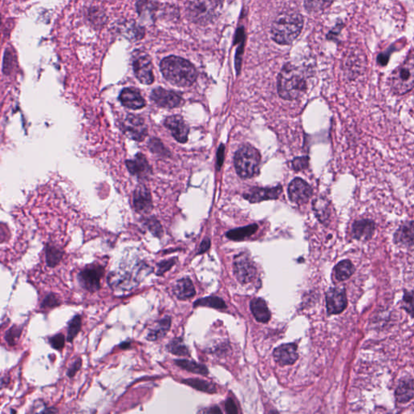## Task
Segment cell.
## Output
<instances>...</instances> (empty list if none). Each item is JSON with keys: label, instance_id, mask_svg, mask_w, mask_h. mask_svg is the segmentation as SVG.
<instances>
[{"label": "cell", "instance_id": "17", "mask_svg": "<svg viewBox=\"0 0 414 414\" xmlns=\"http://www.w3.org/2000/svg\"><path fill=\"white\" fill-rule=\"evenodd\" d=\"M127 167L132 175L137 178L146 179L152 173V167L146 159L145 155L141 153L136 155L134 159L127 160Z\"/></svg>", "mask_w": 414, "mask_h": 414}, {"label": "cell", "instance_id": "49", "mask_svg": "<svg viewBox=\"0 0 414 414\" xmlns=\"http://www.w3.org/2000/svg\"><path fill=\"white\" fill-rule=\"evenodd\" d=\"M130 345H131V341L130 340H127V341H125V342H122L121 345H119V347L122 349V350H127V349H129L130 347Z\"/></svg>", "mask_w": 414, "mask_h": 414}, {"label": "cell", "instance_id": "7", "mask_svg": "<svg viewBox=\"0 0 414 414\" xmlns=\"http://www.w3.org/2000/svg\"><path fill=\"white\" fill-rule=\"evenodd\" d=\"M219 7L218 0H197L189 7V18L197 24L208 23L216 17Z\"/></svg>", "mask_w": 414, "mask_h": 414}, {"label": "cell", "instance_id": "42", "mask_svg": "<svg viewBox=\"0 0 414 414\" xmlns=\"http://www.w3.org/2000/svg\"><path fill=\"white\" fill-rule=\"evenodd\" d=\"M149 147L150 149L152 150L153 153L161 155H164V156H168L170 155L168 150L164 148L163 143L157 138H153L150 142Z\"/></svg>", "mask_w": 414, "mask_h": 414}, {"label": "cell", "instance_id": "23", "mask_svg": "<svg viewBox=\"0 0 414 414\" xmlns=\"http://www.w3.org/2000/svg\"><path fill=\"white\" fill-rule=\"evenodd\" d=\"M394 241L403 246L414 245V221L407 222L400 226L394 235Z\"/></svg>", "mask_w": 414, "mask_h": 414}, {"label": "cell", "instance_id": "3", "mask_svg": "<svg viewBox=\"0 0 414 414\" xmlns=\"http://www.w3.org/2000/svg\"><path fill=\"white\" fill-rule=\"evenodd\" d=\"M304 26L301 15L297 12L283 13L272 26V38L280 45L291 44L299 37Z\"/></svg>", "mask_w": 414, "mask_h": 414}, {"label": "cell", "instance_id": "41", "mask_svg": "<svg viewBox=\"0 0 414 414\" xmlns=\"http://www.w3.org/2000/svg\"><path fill=\"white\" fill-rule=\"evenodd\" d=\"M146 225H147L150 232L152 233V235H154V236L160 238L163 235V228L160 225V223L157 221L156 219H154V218L148 219L146 221Z\"/></svg>", "mask_w": 414, "mask_h": 414}, {"label": "cell", "instance_id": "46", "mask_svg": "<svg viewBox=\"0 0 414 414\" xmlns=\"http://www.w3.org/2000/svg\"><path fill=\"white\" fill-rule=\"evenodd\" d=\"M224 155H225V146L223 144L219 146L217 151V168L220 170L224 161Z\"/></svg>", "mask_w": 414, "mask_h": 414}, {"label": "cell", "instance_id": "20", "mask_svg": "<svg viewBox=\"0 0 414 414\" xmlns=\"http://www.w3.org/2000/svg\"><path fill=\"white\" fill-rule=\"evenodd\" d=\"M274 360L281 364L282 366L295 363L299 357L297 353V345L290 343L279 346L274 350Z\"/></svg>", "mask_w": 414, "mask_h": 414}, {"label": "cell", "instance_id": "9", "mask_svg": "<svg viewBox=\"0 0 414 414\" xmlns=\"http://www.w3.org/2000/svg\"><path fill=\"white\" fill-rule=\"evenodd\" d=\"M133 68L134 74L141 83L152 84L155 80L152 60L147 53L135 51L133 53Z\"/></svg>", "mask_w": 414, "mask_h": 414}, {"label": "cell", "instance_id": "4", "mask_svg": "<svg viewBox=\"0 0 414 414\" xmlns=\"http://www.w3.org/2000/svg\"><path fill=\"white\" fill-rule=\"evenodd\" d=\"M152 272V267L142 262L136 265L133 271H112L107 278L109 286L115 291H129L139 285L145 277Z\"/></svg>", "mask_w": 414, "mask_h": 414}, {"label": "cell", "instance_id": "19", "mask_svg": "<svg viewBox=\"0 0 414 414\" xmlns=\"http://www.w3.org/2000/svg\"><path fill=\"white\" fill-rule=\"evenodd\" d=\"M133 206L139 213H148L152 209V198L149 189L141 184L133 193Z\"/></svg>", "mask_w": 414, "mask_h": 414}, {"label": "cell", "instance_id": "47", "mask_svg": "<svg viewBox=\"0 0 414 414\" xmlns=\"http://www.w3.org/2000/svg\"><path fill=\"white\" fill-rule=\"evenodd\" d=\"M226 411L228 414H236L238 413L236 405L233 399H228L225 403Z\"/></svg>", "mask_w": 414, "mask_h": 414}, {"label": "cell", "instance_id": "8", "mask_svg": "<svg viewBox=\"0 0 414 414\" xmlns=\"http://www.w3.org/2000/svg\"><path fill=\"white\" fill-rule=\"evenodd\" d=\"M104 275V267L95 263L81 270L78 274V282L81 287L88 292L95 293L101 289V280Z\"/></svg>", "mask_w": 414, "mask_h": 414}, {"label": "cell", "instance_id": "40", "mask_svg": "<svg viewBox=\"0 0 414 414\" xmlns=\"http://www.w3.org/2000/svg\"><path fill=\"white\" fill-rule=\"evenodd\" d=\"M177 261H178V258H173L168 259V260H162L160 262L158 263L156 265V271H155L157 276H162L165 274L166 272L170 270L172 267L177 263Z\"/></svg>", "mask_w": 414, "mask_h": 414}, {"label": "cell", "instance_id": "38", "mask_svg": "<svg viewBox=\"0 0 414 414\" xmlns=\"http://www.w3.org/2000/svg\"><path fill=\"white\" fill-rule=\"evenodd\" d=\"M60 305H61V302H60L58 296L53 293H50L42 300V304H41V309L51 310V309H55Z\"/></svg>", "mask_w": 414, "mask_h": 414}, {"label": "cell", "instance_id": "22", "mask_svg": "<svg viewBox=\"0 0 414 414\" xmlns=\"http://www.w3.org/2000/svg\"><path fill=\"white\" fill-rule=\"evenodd\" d=\"M374 222L369 219H361L355 222L353 225V235L359 240H369L375 233Z\"/></svg>", "mask_w": 414, "mask_h": 414}, {"label": "cell", "instance_id": "31", "mask_svg": "<svg viewBox=\"0 0 414 414\" xmlns=\"http://www.w3.org/2000/svg\"><path fill=\"white\" fill-rule=\"evenodd\" d=\"M176 365L183 370H188L189 372L199 374L202 375H208V370L203 364H199L187 359H177L174 361Z\"/></svg>", "mask_w": 414, "mask_h": 414}, {"label": "cell", "instance_id": "27", "mask_svg": "<svg viewBox=\"0 0 414 414\" xmlns=\"http://www.w3.org/2000/svg\"><path fill=\"white\" fill-rule=\"evenodd\" d=\"M258 224L254 223V224L246 226V227L229 231L226 233V236L228 237V239H232V240L240 241V240H243V239H246L248 237L253 235L258 231Z\"/></svg>", "mask_w": 414, "mask_h": 414}, {"label": "cell", "instance_id": "2", "mask_svg": "<svg viewBox=\"0 0 414 414\" xmlns=\"http://www.w3.org/2000/svg\"><path fill=\"white\" fill-rule=\"evenodd\" d=\"M307 78L304 71L295 65L286 64L278 78V92L284 100L299 99L307 91Z\"/></svg>", "mask_w": 414, "mask_h": 414}, {"label": "cell", "instance_id": "50", "mask_svg": "<svg viewBox=\"0 0 414 414\" xmlns=\"http://www.w3.org/2000/svg\"><path fill=\"white\" fill-rule=\"evenodd\" d=\"M208 413H210V414H217V413H219V414H221V410H219V407H214L211 408L210 410L208 411Z\"/></svg>", "mask_w": 414, "mask_h": 414}, {"label": "cell", "instance_id": "18", "mask_svg": "<svg viewBox=\"0 0 414 414\" xmlns=\"http://www.w3.org/2000/svg\"><path fill=\"white\" fill-rule=\"evenodd\" d=\"M119 100L125 107L133 110L141 109L146 105L145 100L135 88H127L122 90Z\"/></svg>", "mask_w": 414, "mask_h": 414}, {"label": "cell", "instance_id": "36", "mask_svg": "<svg viewBox=\"0 0 414 414\" xmlns=\"http://www.w3.org/2000/svg\"><path fill=\"white\" fill-rule=\"evenodd\" d=\"M333 2L334 0H305L304 6L309 12H317L328 8Z\"/></svg>", "mask_w": 414, "mask_h": 414}, {"label": "cell", "instance_id": "21", "mask_svg": "<svg viewBox=\"0 0 414 414\" xmlns=\"http://www.w3.org/2000/svg\"><path fill=\"white\" fill-rule=\"evenodd\" d=\"M171 325L172 319L170 316L163 317L161 320L155 323L154 325L148 329L146 339L149 341H156L163 338L170 330Z\"/></svg>", "mask_w": 414, "mask_h": 414}, {"label": "cell", "instance_id": "26", "mask_svg": "<svg viewBox=\"0 0 414 414\" xmlns=\"http://www.w3.org/2000/svg\"><path fill=\"white\" fill-rule=\"evenodd\" d=\"M414 396V385L413 380L405 379L400 381L396 390V400L400 403L409 402Z\"/></svg>", "mask_w": 414, "mask_h": 414}, {"label": "cell", "instance_id": "12", "mask_svg": "<svg viewBox=\"0 0 414 414\" xmlns=\"http://www.w3.org/2000/svg\"><path fill=\"white\" fill-rule=\"evenodd\" d=\"M288 195L292 203L301 205L308 203L311 198L312 189L304 180L295 178L289 184Z\"/></svg>", "mask_w": 414, "mask_h": 414}, {"label": "cell", "instance_id": "30", "mask_svg": "<svg viewBox=\"0 0 414 414\" xmlns=\"http://www.w3.org/2000/svg\"><path fill=\"white\" fill-rule=\"evenodd\" d=\"M63 252L53 244H47L46 247V265L50 268H54L61 262Z\"/></svg>", "mask_w": 414, "mask_h": 414}, {"label": "cell", "instance_id": "24", "mask_svg": "<svg viewBox=\"0 0 414 414\" xmlns=\"http://www.w3.org/2000/svg\"><path fill=\"white\" fill-rule=\"evenodd\" d=\"M173 293L178 299L185 300L193 298L196 291L191 280L189 278H184L176 282L173 286Z\"/></svg>", "mask_w": 414, "mask_h": 414}, {"label": "cell", "instance_id": "48", "mask_svg": "<svg viewBox=\"0 0 414 414\" xmlns=\"http://www.w3.org/2000/svg\"><path fill=\"white\" fill-rule=\"evenodd\" d=\"M209 247H210V239L209 238H206L201 243L200 247H199V249H198V254H202V253H204L208 251Z\"/></svg>", "mask_w": 414, "mask_h": 414}, {"label": "cell", "instance_id": "43", "mask_svg": "<svg viewBox=\"0 0 414 414\" xmlns=\"http://www.w3.org/2000/svg\"><path fill=\"white\" fill-rule=\"evenodd\" d=\"M51 346L56 350H62L65 346V336L62 334H56L49 339Z\"/></svg>", "mask_w": 414, "mask_h": 414}, {"label": "cell", "instance_id": "28", "mask_svg": "<svg viewBox=\"0 0 414 414\" xmlns=\"http://www.w3.org/2000/svg\"><path fill=\"white\" fill-rule=\"evenodd\" d=\"M313 210L320 223H326L330 217L329 202L324 198L315 199L313 203Z\"/></svg>", "mask_w": 414, "mask_h": 414}, {"label": "cell", "instance_id": "11", "mask_svg": "<svg viewBox=\"0 0 414 414\" xmlns=\"http://www.w3.org/2000/svg\"><path fill=\"white\" fill-rule=\"evenodd\" d=\"M125 134L133 140L143 141L148 134V127L143 118L129 114L122 124Z\"/></svg>", "mask_w": 414, "mask_h": 414}, {"label": "cell", "instance_id": "32", "mask_svg": "<svg viewBox=\"0 0 414 414\" xmlns=\"http://www.w3.org/2000/svg\"><path fill=\"white\" fill-rule=\"evenodd\" d=\"M184 385H188L198 391H204L207 393H215L217 391L216 387L213 383L207 382L206 380L200 379H187L181 381Z\"/></svg>", "mask_w": 414, "mask_h": 414}, {"label": "cell", "instance_id": "45", "mask_svg": "<svg viewBox=\"0 0 414 414\" xmlns=\"http://www.w3.org/2000/svg\"><path fill=\"white\" fill-rule=\"evenodd\" d=\"M82 359L81 358L76 359L73 363L71 365L68 370L67 371V375L69 378H73L76 375V373L78 372V370H80L82 367Z\"/></svg>", "mask_w": 414, "mask_h": 414}, {"label": "cell", "instance_id": "37", "mask_svg": "<svg viewBox=\"0 0 414 414\" xmlns=\"http://www.w3.org/2000/svg\"><path fill=\"white\" fill-rule=\"evenodd\" d=\"M22 327L19 325H12L6 334H5V340L9 345H15L18 342V340L22 334Z\"/></svg>", "mask_w": 414, "mask_h": 414}, {"label": "cell", "instance_id": "1", "mask_svg": "<svg viewBox=\"0 0 414 414\" xmlns=\"http://www.w3.org/2000/svg\"><path fill=\"white\" fill-rule=\"evenodd\" d=\"M160 70L163 77L173 85L189 87L196 79L198 73L193 65L177 56H169L162 61Z\"/></svg>", "mask_w": 414, "mask_h": 414}, {"label": "cell", "instance_id": "10", "mask_svg": "<svg viewBox=\"0 0 414 414\" xmlns=\"http://www.w3.org/2000/svg\"><path fill=\"white\" fill-rule=\"evenodd\" d=\"M234 273L239 283L245 284L253 281L257 274V269L251 258L245 253H240L234 260Z\"/></svg>", "mask_w": 414, "mask_h": 414}, {"label": "cell", "instance_id": "16", "mask_svg": "<svg viewBox=\"0 0 414 414\" xmlns=\"http://www.w3.org/2000/svg\"><path fill=\"white\" fill-rule=\"evenodd\" d=\"M163 124L170 130L173 138L181 143L188 141L189 127L182 117L179 115L170 116L164 120Z\"/></svg>", "mask_w": 414, "mask_h": 414}, {"label": "cell", "instance_id": "35", "mask_svg": "<svg viewBox=\"0 0 414 414\" xmlns=\"http://www.w3.org/2000/svg\"><path fill=\"white\" fill-rule=\"evenodd\" d=\"M82 328V318L80 315H76L70 320L67 327V340L72 342L77 335L79 334Z\"/></svg>", "mask_w": 414, "mask_h": 414}, {"label": "cell", "instance_id": "33", "mask_svg": "<svg viewBox=\"0 0 414 414\" xmlns=\"http://www.w3.org/2000/svg\"><path fill=\"white\" fill-rule=\"evenodd\" d=\"M167 350L171 354L178 356H189V350L186 345H184L181 337H177L171 340L167 345Z\"/></svg>", "mask_w": 414, "mask_h": 414}, {"label": "cell", "instance_id": "25", "mask_svg": "<svg viewBox=\"0 0 414 414\" xmlns=\"http://www.w3.org/2000/svg\"><path fill=\"white\" fill-rule=\"evenodd\" d=\"M250 309L253 315L258 322H269L271 317V313L267 307L266 303L262 299H253L250 304Z\"/></svg>", "mask_w": 414, "mask_h": 414}, {"label": "cell", "instance_id": "14", "mask_svg": "<svg viewBox=\"0 0 414 414\" xmlns=\"http://www.w3.org/2000/svg\"><path fill=\"white\" fill-rule=\"evenodd\" d=\"M347 297L342 288H330L326 294V306L329 315L342 312L347 307Z\"/></svg>", "mask_w": 414, "mask_h": 414}, {"label": "cell", "instance_id": "29", "mask_svg": "<svg viewBox=\"0 0 414 414\" xmlns=\"http://www.w3.org/2000/svg\"><path fill=\"white\" fill-rule=\"evenodd\" d=\"M355 268L352 262L349 260H342L339 262L334 269L335 277L338 281H345L350 279L355 273Z\"/></svg>", "mask_w": 414, "mask_h": 414}, {"label": "cell", "instance_id": "34", "mask_svg": "<svg viewBox=\"0 0 414 414\" xmlns=\"http://www.w3.org/2000/svg\"><path fill=\"white\" fill-rule=\"evenodd\" d=\"M209 307L216 309H226L225 302L219 297L210 296L207 298H203L196 300L193 304V307Z\"/></svg>", "mask_w": 414, "mask_h": 414}, {"label": "cell", "instance_id": "13", "mask_svg": "<svg viewBox=\"0 0 414 414\" xmlns=\"http://www.w3.org/2000/svg\"><path fill=\"white\" fill-rule=\"evenodd\" d=\"M151 99L162 108H174L184 104V100L177 92L162 88L153 90L151 95Z\"/></svg>", "mask_w": 414, "mask_h": 414}, {"label": "cell", "instance_id": "44", "mask_svg": "<svg viewBox=\"0 0 414 414\" xmlns=\"http://www.w3.org/2000/svg\"><path fill=\"white\" fill-rule=\"evenodd\" d=\"M309 158L308 156L297 157L293 159L292 168L295 171L305 170L309 168Z\"/></svg>", "mask_w": 414, "mask_h": 414}, {"label": "cell", "instance_id": "39", "mask_svg": "<svg viewBox=\"0 0 414 414\" xmlns=\"http://www.w3.org/2000/svg\"><path fill=\"white\" fill-rule=\"evenodd\" d=\"M402 309L414 317V291H405L403 297Z\"/></svg>", "mask_w": 414, "mask_h": 414}, {"label": "cell", "instance_id": "5", "mask_svg": "<svg viewBox=\"0 0 414 414\" xmlns=\"http://www.w3.org/2000/svg\"><path fill=\"white\" fill-rule=\"evenodd\" d=\"M389 85L396 95L406 94L414 89V51L392 72L389 78Z\"/></svg>", "mask_w": 414, "mask_h": 414}, {"label": "cell", "instance_id": "15", "mask_svg": "<svg viewBox=\"0 0 414 414\" xmlns=\"http://www.w3.org/2000/svg\"><path fill=\"white\" fill-rule=\"evenodd\" d=\"M283 193V188L281 185L272 188H258L253 187L244 193V199L249 201V203H258L263 201L274 200L278 199Z\"/></svg>", "mask_w": 414, "mask_h": 414}, {"label": "cell", "instance_id": "6", "mask_svg": "<svg viewBox=\"0 0 414 414\" xmlns=\"http://www.w3.org/2000/svg\"><path fill=\"white\" fill-rule=\"evenodd\" d=\"M234 163L239 178L244 179L253 178L259 170L260 153L252 146H243L235 153Z\"/></svg>", "mask_w": 414, "mask_h": 414}]
</instances>
